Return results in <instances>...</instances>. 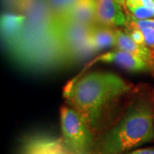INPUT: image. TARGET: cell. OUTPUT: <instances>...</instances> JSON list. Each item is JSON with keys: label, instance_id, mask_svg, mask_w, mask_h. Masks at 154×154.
I'll return each mask as SVG.
<instances>
[{"label": "cell", "instance_id": "6da1fadb", "mask_svg": "<svg viewBox=\"0 0 154 154\" xmlns=\"http://www.w3.org/2000/svg\"><path fill=\"white\" fill-rule=\"evenodd\" d=\"M19 13L26 17L24 28L5 46L11 60L31 72L53 71L70 65L46 0H22Z\"/></svg>", "mask_w": 154, "mask_h": 154}, {"label": "cell", "instance_id": "7a4b0ae2", "mask_svg": "<svg viewBox=\"0 0 154 154\" xmlns=\"http://www.w3.org/2000/svg\"><path fill=\"white\" fill-rule=\"evenodd\" d=\"M133 85L110 72H92L75 78L65 88L67 102L94 131L106 111L128 94Z\"/></svg>", "mask_w": 154, "mask_h": 154}, {"label": "cell", "instance_id": "3957f363", "mask_svg": "<svg viewBox=\"0 0 154 154\" xmlns=\"http://www.w3.org/2000/svg\"><path fill=\"white\" fill-rule=\"evenodd\" d=\"M154 140V108L148 96L130 102L120 120L95 141V154H124Z\"/></svg>", "mask_w": 154, "mask_h": 154}, {"label": "cell", "instance_id": "277c9868", "mask_svg": "<svg viewBox=\"0 0 154 154\" xmlns=\"http://www.w3.org/2000/svg\"><path fill=\"white\" fill-rule=\"evenodd\" d=\"M62 139L74 154H92L95 141L93 130L76 110L70 106L60 109Z\"/></svg>", "mask_w": 154, "mask_h": 154}, {"label": "cell", "instance_id": "5b68a950", "mask_svg": "<svg viewBox=\"0 0 154 154\" xmlns=\"http://www.w3.org/2000/svg\"><path fill=\"white\" fill-rule=\"evenodd\" d=\"M20 154H74L63 140L45 134H37L22 141Z\"/></svg>", "mask_w": 154, "mask_h": 154}, {"label": "cell", "instance_id": "8992f818", "mask_svg": "<svg viewBox=\"0 0 154 154\" xmlns=\"http://www.w3.org/2000/svg\"><path fill=\"white\" fill-rule=\"evenodd\" d=\"M96 63H114L122 69L132 72H141L154 70V66L140 58L139 57L133 55L121 50H116L103 53L97 57L94 60L88 63V67L92 66Z\"/></svg>", "mask_w": 154, "mask_h": 154}, {"label": "cell", "instance_id": "52a82bcc", "mask_svg": "<svg viewBox=\"0 0 154 154\" xmlns=\"http://www.w3.org/2000/svg\"><path fill=\"white\" fill-rule=\"evenodd\" d=\"M116 0H97V25L117 28L126 26L128 15Z\"/></svg>", "mask_w": 154, "mask_h": 154}, {"label": "cell", "instance_id": "ba28073f", "mask_svg": "<svg viewBox=\"0 0 154 154\" xmlns=\"http://www.w3.org/2000/svg\"><path fill=\"white\" fill-rule=\"evenodd\" d=\"M116 49L137 56L154 66V57L152 50L146 45L138 44L134 41L127 30L116 28Z\"/></svg>", "mask_w": 154, "mask_h": 154}, {"label": "cell", "instance_id": "9c48e42d", "mask_svg": "<svg viewBox=\"0 0 154 154\" xmlns=\"http://www.w3.org/2000/svg\"><path fill=\"white\" fill-rule=\"evenodd\" d=\"M96 16L97 0H79L65 18L88 26H94L97 25Z\"/></svg>", "mask_w": 154, "mask_h": 154}, {"label": "cell", "instance_id": "30bf717a", "mask_svg": "<svg viewBox=\"0 0 154 154\" xmlns=\"http://www.w3.org/2000/svg\"><path fill=\"white\" fill-rule=\"evenodd\" d=\"M25 22L26 17L20 13L5 12L1 16V36L5 46L20 34Z\"/></svg>", "mask_w": 154, "mask_h": 154}, {"label": "cell", "instance_id": "8fae6325", "mask_svg": "<svg viewBox=\"0 0 154 154\" xmlns=\"http://www.w3.org/2000/svg\"><path fill=\"white\" fill-rule=\"evenodd\" d=\"M89 42L96 52L116 46V28L94 25L89 34Z\"/></svg>", "mask_w": 154, "mask_h": 154}, {"label": "cell", "instance_id": "7c38bea8", "mask_svg": "<svg viewBox=\"0 0 154 154\" xmlns=\"http://www.w3.org/2000/svg\"><path fill=\"white\" fill-rule=\"evenodd\" d=\"M126 27L127 29H143V28L154 29V18L138 20L128 16V22Z\"/></svg>", "mask_w": 154, "mask_h": 154}, {"label": "cell", "instance_id": "4fadbf2b", "mask_svg": "<svg viewBox=\"0 0 154 154\" xmlns=\"http://www.w3.org/2000/svg\"><path fill=\"white\" fill-rule=\"evenodd\" d=\"M2 5L5 10V12L19 13L22 0H2Z\"/></svg>", "mask_w": 154, "mask_h": 154}, {"label": "cell", "instance_id": "5bb4252c", "mask_svg": "<svg viewBox=\"0 0 154 154\" xmlns=\"http://www.w3.org/2000/svg\"><path fill=\"white\" fill-rule=\"evenodd\" d=\"M144 35L145 38V45L152 50L154 51V29L152 28H143L140 29Z\"/></svg>", "mask_w": 154, "mask_h": 154}, {"label": "cell", "instance_id": "9a60e30c", "mask_svg": "<svg viewBox=\"0 0 154 154\" xmlns=\"http://www.w3.org/2000/svg\"><path fill=\"white\" fill-rule=\"evenodd\" d=\"M128 32L130 37L133 38L134 41H135L138 44L145 45V38L142 32L140 29H126Z\"/></svg>", "mask_w": 154, "mask_h": 154}, {"label": "cell", "instance_id": "2e32d148", "mask_svg": "<svg viewBox=\"0 0 154 154\" xmlns=\"http://www.w3.org/2000/svg\"><path fill=\"white\" fill-rule=\"evenodd\" d=\"M124 154H154V147H146V148H137L128 152Z\"/></svg>", "mask_w": 154, "mask_h": 154}, {"label": "cell", "instance_id": "e0dca14e", "mask_svg": "<svg viewBox=\"0 0 154 154\" xmlns=\"http://www.w3.org/2000/svg\"><path fill=\"white\" fill-rule=\"evenodd\" d=\"M118 4H120L123 8H124V10H125V11H126L127 13V11H126V5H125V1L126 0H116Z\"/></svg>", "mask_w": 154, "mask_h": 154}, {"label": "cell", "instance_id": "ac0fdd59", "mask_svg": "<svg viewBox=\"0 0 154 154\" xmlns=\"http://www.w3.org/2000/svg\"><path fill=\"white\" fill-rule=\"evenodd\" d=\"M152 54H153V57H154V51H152Z\"/></svg>", "mask_w": 154, "mask_h": 154}, {"label": "cell", "instance_id": "d6986e66", "mask_svg": "<svg viewBox=\"0 0 154 154\" xmlns=\"http://www.w3.org/2000/svg\"><path fill=\"white\" fill-rule=\"evenodd\" d=\"M153 108H154V104H153Z\"/></svg>", "mask_w": 154, "mask_h": 154}]
</instances>
